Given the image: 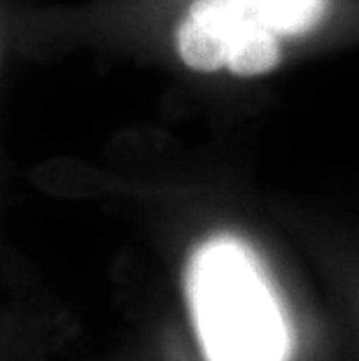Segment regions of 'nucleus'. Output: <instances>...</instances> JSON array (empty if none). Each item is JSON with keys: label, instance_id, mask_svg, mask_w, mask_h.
I'll use <instances>...</instances> for the list:
<instances>
[{"label": "nucleus", "instance_id": "7ed1b4c3", "mask_svg": "<svg viewBox=\"0 0 359 361\" xmlns=\"http://www.w3.org/2000/svg\"><path fill=\"white\" fill-rule=\"evenodd\" d=\"M248 17L271 33L280 35H301L315 28L324 17L327 0H217Z\"/></svg>", "mask_w": 359, "mask_h": 361}, {"label": "nucleus", "instance_id": "f03ea898", "mask_svg": "<svg viewBox=\"0 0 359 361\" xmlns=\"http://www.w3.org/2000/svg\"><path fill=\"white\" fill-rule=\"evenodd\" d=\"M175 40L180 59L201 73L226 68L238 78H252L280 63L278 35L217 0H194Z\"/></svg>", "mask_w": 359, "mask_h": 361}, {"label": "nucleus", "instance_id": "f257e3e1", "mask_svg": "<svg viewBox=\"0 0 359 361\" xmlns=\"http://www.w3.org/2000/svg\"><path fill=\"white\" fill-rule=\"evenodd\" d=\"M187 305L205 361H289L292 326L243 240L217 235L192 252L185 273Z\"/></svg>", "mask_w": 359, "mask_h": 361}]
</instances>
